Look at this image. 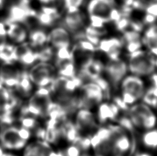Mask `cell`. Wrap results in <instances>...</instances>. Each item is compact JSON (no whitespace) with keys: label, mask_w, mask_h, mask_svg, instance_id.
<instances>
[{"label":"cell","mask_w":157,"mask_h":156,"mask_svg":"<svg viewBox=\"0 0 157 156\" xmlns=\"http://www.w3.org/2000/svg\"><path fill=\"white\" fill-rule=\"evenodd\" d=\"M127 113L136 131L144 132L157 126V114L155 110L143 101L131 105Z\"/></svg>","instance_id":"obj_1"},{"label":"cell","mask_w":157,"mask_h":156,"mask_svg":"<svg viewBox=\"0 0 157 156\" xmlns=\"http://www.w3.org/2000/svg\"><path fill=\"white\" fill-rule=\"evenodd\" d=\"M128 54L126 61L130 74L144 78L150 76L156 71V57L148 50L141 49Z\"/></svg>","instance_id":"obj_2"},{"label":"cell","mask_w":157,"mask_h":156,"mask_svg":"<svg viewBox=\"0 0 157 156\" xmlns=\"http://www.w3.org/2000/svg\"><path fill=\"white\" fill-rule=\"evenodd\" d=\"M78 90L79 94L77 96L79 108L93 110L105 99L101 88L93 80L83 83Z\"/></svg>","instance_id":"obj_3"},{"label":"cell","mask_w":157,"mask_h":156,"mask_svg":"<svg viewBox=\"0 0 157 156\" xmlns=\"http://www.w3.org/2000/svg\"><path fill=\"white\" fill-rule=\"evenodd\" d=\"M103 73L105 75L104 76L108 80L112 90H119L121 83L129 73L127 61L121 58L108 59L104 63Z\"/></svg>","instance_id":"obj_4"},{"label":"cell","mask_w":157,"mask_h":156,"mask_svg":"<svg viewBox=\"0 0 157 156\" xmlns=\"http://www.w3.org/2000/svg\"><path fill=\"white\" fill-rule=\"evenodd\" d=\"M28 73L30 79L37 87H49L56 77V68L49 62L39 61L31 66Z\"/></svg>","instance_id":"obj_5"},{"label":"cell","mask_w":157,"mask_h":156,"mask_svg":"<svg viewBox=\"0 0 157 156\" xmlns=\"http://www.w3.org/2000/svg\"><path fill=\"white\" fill-rule=\"evenodd\" d=\"M88 23V15L83 9L66 11L57 24L63 26L72 35L83 31Z\"/></svg>","instance_id":"obj_6"},{"label":"cell","mask_w":157,"mask_h":156,"mask_svg":"<svg viewBox=\"0 0 157 156\" xmlns=\"http://www.w3.org/2000/svg\"><path fill=\"white\" fill-rule=\"evenodd\" d=\"M74 116L75 120L72 121L81 135H91L99 127L92 110L79 108Z\"/></svg>","instance_id":"obj_7"},{"label":"cell","mask_w":157,"mask_h":156,"mask_svg":"<svg viewBox=\"0 0 157 156\" xmlns=\"http://www.w3.org/2000/svg\"><path fill=\"white\" fill-rule=\"evenodd\" d=\"M27 143L19 136L18 127L8 125L0 132V144L4 149L19 151L24 149Z\"/></svg>","instance_id":"obj_8"},{"label":"cell","mask_w":157,"mask_h":156,"mask_svg":"<svg viewBox=\"0 0 157 156\" xmlns=\"http://www.w3.org/2000/svg\"><path fill=\"white\" fill-rule=\"evenodd\" d=\"M121 91L126 92L133 96L137 101H141L146 91L147 87L143 77L134 74H128L121 83Z\"/></svg>","instance_id":"obj_9"},{"label":"cell","mask_w":157,"mask_h":156,"mask_svg":"<svg viewBox=\"0 0 157 156\" xmlns=\"http://www.w3.org/2000/svg\"><path fill=\"white\" fill-rule=\"evenodd\" d=\"M72 35L61 24H57L51 28L48 32V41L50 46L54 49L63 47H71Z\"/></svg>","instance_id":"obj_10"},{"label":"cell","mask_w":157,"mask_h":156,"mask_svg":"<svg viewBox=\"0 0 157 156\" xmlns=\"http://www.w3.org/2000/svg\"><path fill=\"white\" fill-rule=\"evenodd\" d=\"M84 7L88 16L101 17L109 19L112 10L116 6L113 0H87Z\"/></svg>","instance_id":"obj_11"},{"label":"cell","mask_w":157,"mask_h":156,"mask_svg":"<svg viewBox=\"0 0 157 156\" xmlns=\"http://www.w3.org/2000/svg\"><path fill=\"white\" fill-rule=\"evenodd\" d=\"M121 110L114 102L103 101L97 107L95 113L98 124L104 125L113 121H117L120 116Z\"/></svg>","instance_id":"obj_12"},{"label":"cell","mask_w":157,"mask_h":156,"mask_svg":"<svg viewBox=\"0 0 157 156\" xmlns=\"http://www.w3.org/2000/svg\"><path fill=\"white\" fill-rule=\"evenodd\" d=\"M124 43L121 38L110 37L101 39L97 47L98 50L107 55L108 59H117L121 58Z\"/></svg>","instance_id":"obj_13"},{"label":"cell","mask_w":157,"mask_h":156,"mask_svg":"<svg viewBox=\"0 0 157 156\" xmlns=\"http://www.w3.org/2000/svg\"><path fill=\"white\" fill-rule=\"evenodd\" d=\"M21 71L13 64H4L0 69V79L4 87L9 90L15 89L20 76Z\"/></svg>","instance_id":"obj_14"},{"label":"cell","mask_w":157,"mask_h":156,"mask_svg":"<svg viewBox=\"0 0 157 156\" xmlns=\"http://www.w3.org/2000/svg\"><path fill=\"white\" fill-rule=\"evenodd\" d=\"M7 38L13 43L21 44L26 42L29 37V32L22 23L6 22Z\"/></svg>","instance_id":"obj_15"},{"label":"cell","mask_w":157,"mask_h":156,"mask_svg":"<svg viewBox=\"0 0 157 156\" xmlns=\"http://www.w3.org/2000/svg\"><path fill=\"white\" fill-rule=\"evenodd\" d=\"M16 53L19 62L24 66H32L39 61L37 51H35L29 46V43L24 42L16 46Z\"/></svg>","instance_id":"obj_16"},{"label":"cell","mask_w":157,"mask_h":156,"mask_svg":"<svg viewBox=\"0 0 157 156\" xmlns=\"http://www.w3.org/2000/svg\"><path fill=\"white\" fill-rule=\"evenodd\" d=\"M35 15L36 13H33L26 6L17 4L10 8L7 22H18L23 24L31 17H35Z\"/></svg>","instance_id":"obj_17"},{"label":"cell","mask_w":157,"mask_h":156,"mask_svg":"<svg viewBox=\"0 0 157 156\" xmlns=\"http://www.w3.org/2000/svg\"><path fill=\"white\" fill-rule=\"evenodd\" d=\"M53 149L45 140H37L26 144L24 147L23 156H50Z\"/></svg>","instance_id":"obj_18"},{"label":"cell","mask_w":157,"mask_h":156,"mask_svg":"<svg viewBox=\"0 0 157 156\" xmlns=\"http://www.w3.org/2000/svg\"><path fill=\"white\" fill-rule=\"evenodd\" d=\"M29 44L33 49L43 48L48 41V32L43 28H35L29 33Z\"/></svg>","instance_id":"obj_19"},{"label":"cell","mask_w":157,"mask_h":156,"mask_svg":"<svg viewBox=\"0 0 157 156\" xmlns=\"http://www.w3.org/2000/svg\"><path fill=\"white\" fill-rule=\"evenodd\" d=\"M33 84L30 79L28 71H21L20 76L15 90L19 95L24 98H28L31 96L33 91Z\"/></svg>","instance_id":"obj_20"},{"label":"cell","mask_w":157,"mask_h":156,"mask_svg":"<svg viewBox=\"0 0 157 156\" xmlns=\"http://www.w3.org/2000/svg\"><path fill=\"white\" fill-rule=\"evenodd\" d=\"M140 141L144 148L147 151H157V129L154 128L152 129L141 132L140 136Z\"/></svg>","instance_id":"obj_21"},{"label":"cell","mask_w":157,"mask_h":156,"mask_svg":"<svg viewBox=\"0 0 157 156\" xmlns=\"http://www.w3.org/2000/svg\"><path fill=\"white\" fill-rule=\"evenodd\" d=\"M17 60L16 46L6 42L0 43V61L4 64H13Z\"/></svg>","instance_id":"obj_22"},{"label":"cell","mask_w":157,"mask_h":156,"mask_svg":"<svg viewBox=\"0 0 157 156\" xmlns=\"http://www.w3.org/2000/svg\"><path fill=\"white\" fill-rule=\"evenodd\" d=\"M87 0H61L60 4L63 12L83 9Z\"/></svg>","instance_id":"obj_23"},{"label":"cell","mask_w":157,"mask_h":156,"mask_svg":"<svg viewBox=\"0 0 157 156\" xmlns=\"http://www.w3.org/2000/svg\"><path fill=\"white\" fill-rule=\"evenodd\" d=\"M39 61L41 62H49L54 58L55 49L52 46H44L37 51Z\"/></svg>","instance_id":"obj_24"},{"label":"cell","mask_w":157,"mask_h":156,"mask_svg":"<svg viewBox=\"0 0 157 156\" xmlns=\"http://www.w3.org/2000/svg\"><path fill=\"white\" fill-rule=\"evenodd\" d=\"M19 121L21 127L26 128L30 131L36 129L38 126V122L37 117L31 115V114H26V115L20 116Z\"/></svg>","instance_id":"obj_25"},{"label":"cell","mask_w":157,"mask_h":156,"mask_svg":"<svg viewBox=\"0 0 157 156\" xmlns=\"http://www.w3.org/2000/svg\"><path fill=\"white\" fill-rule=\"evenodd\" d=\"M63 151L65 156H81L83 154H83L79 147L75 144H70Z\"/></svg>","instance_id":"obj_26"},{"label":"cell","mask_w":157,"mask_h":156,"mask_svg":"<svg viewBox=\"0 0 157 156\" xmlns=\"http://www.w3.org/2000/svg\"><path fill=\"white\" fill-rule=\"evenodd\" d=\"M143 46H144V45H143L142 43V39L130 41V42L124 43V48L126 52H128V54H130V53H132L134 52L139 50L142 49Z\"/></svg>","instance_id":"obj_27"},{"label":"cell","mask_w":157,"mask_h":156,"mask_svg":"<svg viewBox=\"0 0 157 156\" xmlns=\"http://www.w3.org/2000/svg\"><path fill=\"white\" fill-rule=\"evenodd\" d=\"M156 2L157 0H134L132 8L134 10H141L144 11L145 8L147 6Z\"/></svg>","instance_id":"obj_28"},{"label":"cell","mask_w":157,"mask_h":156,"mask_svg":"<svg viewBox=\"0 0 157 156\" xmlns=\"http://www.w3.org/2000/svg\"><path fill=\"white\" fill-rule=\"evenodd\" d=\"M18 132L19 136H20L23 140L27 142L30 140V138H31V131L26 129V128L23 127H18Z\"/></svg>","instance_id":"obj_29"},{"label":"cell","mask_w":157,"mask_h":156,"mask_svg":"<svg viewBox=\"0 0 157 156\" xmlns=\"http://www.w3.org/2000/svg\"><path fill=\"white\" fill-rule=\"evenodd\" d=\"M7 39L6 24L0 21V43L6 42Z\"/></svg>","instance_id":"obj_30"},{"label":"cell","mask_w":157,"mask_h":156,"mask_svg":"<svg viewBox=\"0 0 157 156\" xmlns=\"http://www.w3.org/2000/svg\"><path fill=\"white\" fill-rule=\"evenodd\" d=\"M144 12L146 13H149L150 15H152L157 18V2L147 6L145 8Z\"/></svg>","instance_id":"obj_31"},{"label":"cell","mask_w":157,"mask_h":156,"mask_svg":"<svg viewBox=\"0 0 157 156\" xmlns=\"http://www.w3.org/2000/svg\"><path fill=\"white\" fill-rule=\"evenodd\" d=\"M149 77L151 84H152L151 86L157 87V72L155 71L153 74H151Z\"/></svg>","instance_id":"obj_32"},{"label":"cell","mask_w":157,"mask_h":156,"mask_svg":"<svg viewBox=\"0 0 157 156\" xmlns=\"http://www.w3.org/2000/svg\"><path fill=\"white\" fill-rule=\"evenodd\" d=\"M6 153L4 152V149L0 144V156H4Z\"/></svg>","instance_id":"obj_33"},{"label":"cell","mask_w":157,"mask_h":156,"mask_svg":"<svg viewBox=\"0 0 157 156\" xmlns=\"http://www.w3.org/2000/svg\"><path fill=\"white\" fill-rule=\"evenodd\" d=\"M4 156H17V155L12 154H5Z\"/></svg>","instance_id":"obj_34"},{"label":"cell","mask_w":157,"mask_h":156,"mask_svg":"<svg viewBox=\"0 0 157 156\" xmlns=\"http://www.w3.org/2000/svg\"><path fill=\"white\" fill-rule=\"evenodd\" d=\"M3 87H4V85H3V84H2V82L1 79H0V88H2Z\"/></svg>","instance_id":"obj_35"}]
</instances>
